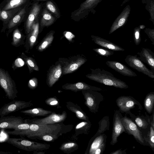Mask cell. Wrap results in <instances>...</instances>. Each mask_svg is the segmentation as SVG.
Wrapping results in <instances>:
<instances>
[{"instance_id": "cell-10", "label": "cell", "mask_w": 154, "mask_h": 154, "mask_svg": "<svg viewBox=\"0 0 154 154\" xmlns=\"http://www.w3.org/2000/svg\"><path fill=\"white\" fill-rule=\"evenodd\" d=\"M125 61L131 67L151 78H154V72L147 67L137 55H128L125 58Z\"/></svg>"}, {"instance_id": "cell-29", "label": "cell", "mask_w": 154, "mask_h": 154, "mask_svg": "<svg viewBox=\"0 0 154 154\" xmlns=\"http://www.w3.org/2000/svg\"><path fill=\"white\" fill-rule=\"evenodd\" d=\"M91 126V122L89 120L81 122L75 127V132L79 134H88Z\"/></svg>"}, {"instance_id": "cell-4", "label": "cell", "mask_w": 154, "mask_h": 154, "mask_svg": "<svg viewBox=\"0 0 154 154\" xmlns=\"http://www.w3.org/2000/svg\"><path fill=\"white\" fill-rule=\"evenodd\" d=\"M87 60L80 55L70 57L68 58H60L59 59L62 68V74L71 73L84 64Z\"/></svg>"}, {"instance_id": "cell-2", "label": "cell", "mask_w": 154, "mask_h": 154, "mask_svg": "<svg viewBox=\"0 0 154 154\" xmlns=\"http://www.w3.org/2000/svg\"><path fill=\"white\" fill-rule=\"evenodd\" d=\"M25 122L30 124L29 128L27 130L23 131H6L9 134L20 136H26L28 138L37 134L43 133L54 134L57 131L58 127L55 125H41Z\"/></svg>"}, {"instance_id": "cell-34", "label": "cell", "mask_w": 154, "mask_h": 154, "mask_svg": "<svg viewBox=\"0 0 154 154\" xmlns=\"http://www.w3.org/2000/svg\"><path fill=\"white\" fill-rule=\"evenodd\" d=\"M29 0H11L6 5L4 9L7 10L13 8L28 2Z\"/></svg>"}, {"instance_id": "cell-1", "label": "cell", "mask_w": 154, "mask_h": 154, "mask_svg": "<svg viewBox=\"0 0 154 154\" xmlns=\"http://www.w3.org/2000/svg\"><path fill=\"white\" fill-rule=\"evenodd\" d=\"M91 72L86 75L92 81L105 85L126 89L128 85L123 81L117 78L111 72L100 68L91 69Z\"/></svg>"}, {"instance_id": "cell-33", "label": "cell", "mask_w": 154, "mask_h": 154, "mask_svg": "<svg viewBox=\"0 0 154 154\" xmlns=\"http://www.w3.org/2000/svg\"><path fill=\"white\" fill-rule=\"evenodd\" d=\"M78 147L77 144L74 142H68L65 143L61 145L60 149L66 153H69L75 150L76 148Z\"/></svg>"}, {"instance_id": "cell-49", "label": "cell", "mask_w": 154, "mask_h": 154, "mask_svg": "<svg viewBox=\"0 0 154 154\" xmlns=\"http://www.w3.org/2000/svg\"><path fill=\"white\" fill-rule=\"evenodd\" d=\"M125 21V19L124 18H121L120 19L118 22V26H117L116 29L122 26L124 24Z\"/></svg>"}, {"instance_id": "cell-8", "label": "cell", "mask_w": 154, "mask_h": 154, "mask_svg": "<svg viewBox=\"0 0 154 154\" xmlns=\"http://www.w3.org/2000/svg\"><path fill=\"white\" fill-rule=\"evenodd\" d=\"M116 103L121 113L129 114L131 109H134L135 106H137L138 109H142L140 103L133 97L131 96H122L118 97L116 100Z\"/></svg>"}, {"instance_id": "cell-16", "label": "cell", "mask_w": 154, "mask_h": 154, "mask_svg": "<svg viewBox=\"0 0 154 154\" xmlns=\"http://www.w3.org/2000/svg\"><path fill=\"white\" fill-rule=\"evenodd\" d=\"M106 65L122 75L129 77H136V73L125 65L116 61H107Z\"/></svg>"}, {"instance_id": "cell-25", "label": "cell", "mask_w": 154, "mask_h": 154, "mask_svg": "<svg viewBox=\"0 0 154 154\" xmlns=\"http://www.w3.org/2000/svg\"><path fill=\"white\" fill-rule=\"evenodd\" d=\"M55 32L51 31L44 38L38 47V50L42 51L46 49L52 43Z\"/></svg>"}, {"instance_id": "cell-20", "label": "cell", "mask_w": 154, "mask_h": 154, "mask_svg": "<svg viewBox=\"0 0 154 154\" xmlns=\"http://www.w3.org/2000/svg\"><path fill=\"white\" fill-rule=\"evenodd\" d=\"M140 60L147 64L154 72V53L150 49L142 48L140 51L137 53Z\"/></svg>"}, {"instance_id": "cell-5", "label": "cell", "mask_w": 154, "mask_h": 154, "mask_svg": "<svg viewBox=\"0 0 154 154\" xmlns=\"http://www.w3.org/2000/svg\"><path fill=\"white\" fill-rule=\"evenodd\" d=\"M0 86L9 99L13 100L17 97L18 91L14 81L7 72L0 68Z\"/></svg>"}, {"instance_id": "cell-36", "label": "cell", "mask_w": 154, "mask_h": 154, "mask_svg": "<svg viewBox=\"0 0 154 154\" xmlns=\"http://www.w3.org/2000/svg\"><path fill=\"white\" fill-rule=\"evenodd\" d=\"M93 50L99 55L103 56L108 57L114 54L113 51L106 48H93Z\"/></svg>"}, {"instance_id": "cell-42", "label": "cell", "mask_w": 154, "mask_h": 154, "mask_svg": "<svg viewBox=\"0 0 154 154\" xmlns=\"http://www.w3.org/2000/svg\"><path fill=\"white\" fill-rule=\"evenodd\" d=\"M46 103L50 106H57L59 104V102L57 99L51 97L45 100Z\"/></svg>"}, {"instance_id": "cell-19", "label": "cell", "mask_w": 154, "mask_h": 154, "mask_svg": "<svg viewBox=\"0 0 154 154\" xmlns=\"http://www.w3.org/2000/svg\"><path fill=\"white\" fill-rule=\"evenodd\" d=\"M92 41L97 45L109 50L114 51H124V49L109 40L99 36L92 35Z\"/></svg>"}, {"instance_id": "cell-28", "label": "cell", "mask_w": 154, "mask_h": 154, "mask_svg": "<svg viewBox=\"0 0 154 154\" xmlns=\"http://www.w3.org/2000/svg\"><path fill=\"white\" fill-rule=\"evenodd\" d=\"M44 6L57 19L60 17V14L59 10L57 5L52 0H48L45 2Z\"/></svg>"}, {"instance_id": "cell-43", "label": "cell", "mask_w": 154, "mask_h": 154, "mask_svg": "<svg viewBox=\"0 0 154 154\" xmlns=\"http://www.w3.org/2000/svg\"><path fill=\"white\" fill-rule=\"evenodd\" d=\"M106 142L102 143L94 151L93 154H103L106 147Z\"/></svg>"}, {"instance_id": "cell-30", "label": "cell", "mask_w": 154, "mask_h": 154, "mask_svg": "<svg viewBox=\"0 0 154 154\" xmlns=\"http://www.w3.org/2000/svg\"><path fill=\"white\" fill-rule=\"evenodd\" d=\"M99 128L97 133L93 137L94 138L97 136L103 133L105 131L109 129V117L108 116L104 117L99 122Z\"/></svg>"}, {"instance_id": "cell-35", "label": "cell", "mask_w": 154, "mask_h": 154, "mask_svg": "<svg viewBox=\"0 0 154 154\" xmlns=\"http://www.w3.org/2000/svg\"><path fill=\"white\" fill-rule=\"evenodd\" d=\"M145 141L154 151V129L151 126L146 135Z\"/></svg>"}, {"instance_id": "cell-41", "label": "cell", "mask_w": 154, "mask_h": 154, "mask_svg": "<svg viewBox=\"0 0 154 154\" xmlns=\"http://www.w3.org/2000/svg\"><path fill=\"white\" fill-rule=\"evenodd\" d=\"M38 81L36 78H33L30 79L28 82V86L31 89H34L38 86Z\"/></svg>"}, {"instance_id": "cell-38", "label": "cell", "mask_w": 154, "mask_h": 154, "mask_svg": "<svg viewBox=\"0 0 154 154\" xmlns=\"http://www.w3.org/2000/svg\"><path fill=\"white\" fill-rule=\"evenodd\" d=\"M26 12V10L25 8H24L20 11V12L19 14L14 16L12 20L8 25L9 28H11L14 27L16 24L18 23L21 19L22 16L25 14Z\"/></svg>"}, {"instance_id": "cell-24", "label": "cell", "mask_w": 154, "mask_h": 154, "mask_svg": "<svg viewBox=\"0 0 154 154\" xmlns=\"http://www.w3.org/2000/svg\"><path fill=\"white\" fill-rule=\"evenodd\" d=\"M20 112L33 117L45 116L50 114L53 112L50 110H45L40 108H34L22 110Z\"/></svg>"}, {"instance_id": "cell-17", "label": "cell", "mask_w": 154, "mask_h": 154, "mask_svg": "<svg viewBox=\"0 0 154 154\" xmlns=\"http://www.w3.org/2000/svg\"><path fill=\"white\" fill-rule=\"evenodd\" d=\"M65 90H70L77 92L84 90H91L100 91L102 90L100 88L89 85L82 82H78L75 83H67L62 86Z\"/></svg>"}, {"instance_id": "cell-37", "label": "cell", "mask_w": 154, "mask_h": 154, "mask_svg": "<svg viewBox=\"0 0 154 154\" xmlns=\"http://www.w3.org/2000/svg\"><path fill=\"white\" fill-rule=\"evenodd\" d=\"M22 35L18 29H16L14 32L13 36L12 45L16 46L18 45L22 40Z\"/></svg>"}, {"instance_id": "cell-50", "label": "cell", "mask_w": 154, "mask_h": 154, "mask_svg": "<svg viewBox=\"0 0 154 154\" xmlns=\"http://www.w3.org/2000/svg\"><path fill=\"white\" fill-rule=\"evenodd\" d=\"M9 153H12L11 152H8L0 151V154H9Z\"/></svg>"}, {"instance_id": "cell-45", "label": "cell", "mask_w": 154, "mask_h": 154, "mask_svg": "<svg viewBox=\"0 0 154 154\" xmlns=\"http://www.w3.org/2000/svg\"><path fill=\"white\" fill-rule=\"evenodd\" d=\"M126 149L122 150V149H119L114 152H111L110 154H126Z\"/></svg>"}, {"instance_id": "cell-22", "label": "cell", "mask_w": 154, "mask_h": 154, "mask_svg": "<svg viewBox=\"0 0 154 154\" xmlns=\"http://www.w3.org/2000/svg\"><path fill=\"white\" fill-rule=\"evenodd\" d=\"M39 32V19L33 23L28 33L27 42L29 47L32 49L36 42Z\"/></svg>"}, {"instance_id": "cell-39", "label": "cell", "mask_w": 154, "mask_h": 154, "mask_svg": "<svg viewBox=\"0 0 154 154\" xmlns=\"http://www.w3.org/2000/svg\"><path fill=\"white\" fill-rule=\"evenodd\" d=\"M134 40L135 44L138 45L141 41L140 31L138 29H136L134 33Z\"/></svg>"}, {"instance_id": "cell-51", "label": "cell", "mask_w": 154, "mask_h": 154, "mask_svg": "<svg viewBox=\"0 0 154 154\" xmlns=\"http://www.w3.org/2000/svg\"><path fill=\"white\" fill-rule=\"evenodd\" d=\"M35 1H39V2H45L46 1H48V0H34Z\"/></svg>"}, {"instance_id": "cell-23", "label": "cell", "mask_w": 154, "mask_h": 154, "mask_svg": "<svg viewBox=\"0 0 154 154\" xmlns=\"http://www.w3.org/2000/svg\"><path fill=\"white\" fill-rule=\"evenodd\" d=\"M66 107L69 110L75 113L78 118L85 121L89 120L88 117L79 106L72 102H68Z\"/></svg>"}, {"instance_id": "cell-27", "label": "cell", "mask_w": 154, "mask_h": 154, "mask_svg": "<svg viewBox=\"0 0 154 154\" xmlns=\"http://www.w3.org/2000/svg\"><path fill=\"white\" fill-rule=\"evenodd\" d=\"M154 104V92H151L146 96L144 100L143 105L145 109L149 114L152 113Z\"/></svg>"}, {"instance_id": "cell-52", "label": "cell", "mask_w": 154, "mask_h": 154, "mask_svg": "<svg viewBox=\"0 0 154 154\" xmlns=\"http://www.w3.org/2000/svg\"><path fill=\"white\" fill-rule=\"evenodd\" d=\"M1 129H0V132H1Z\"/></svg>"}, {"instance_id": "cell-47", "label": "cell", "mask_w": 154, "mask_h": 154, "mask_svg": "<svg viewBox=\"0 0 154 154\" xmlns=\"http://www.w3.org/2000/svg\"><path fill=\"white\" fill-rule=\"evenodd\" d=\"M1 16L3 19H6L8 17L7 12L5 11H2L1 13Z\"/></svg>"}, {"instance_id": "cell-3", "label": "cell", "mask_w": 154, "mask_h": 154, "mask_svg": "<svg viewBox=\"0 0 154 154\" xmlns=\"http://www.w3.org/2000/svg\"><path fill=\"white\" fill-rule=\"evenodd\" d=\"M5 142L20 149L28 152L42 151L47 149L50 147L49 145L31 141L23 137L9 138Z\"/></svg>"}, {"instance_id": "cell-7", "label": "cell", "mask_w": 154, "mask_h": 154, "mask_svg": "<svg viewBox=\"0 0 154 154\" xmlns=\"http://www.w3.org/2000/svg\"><path fill=\"white\" fill-rule=\"evenodd\" d=\"M82 91L85 100V103L90 111L94 113L98 112L99 105L104 100L103 95L96 91L84 90Z\"/></svg>"}, {"instance_id": "cell-11", "label": "cell", "mask_w": 154, "mask_h": 154, "mask_svg": "<svg viewBox=\"0 0 154 154\" xmlns=\"http://www.w3.org/2000/svg\"><path fill=\"white\" fill-rule=\"evenodd\" d=\"M33 105L31 101L26 102L14 100L5 104L0 109V116L3 117L11 113L30 107Z\"/></svg>"}, {"instance_id": "cell-44", "label": "cell", "mask_w": 154, "mask_h": 154, "mask_svg": "<svg viewBox=\"0 0 154 154\" xmlns=\"http://www.w3.org/2000/svg\"><path fill=\"white\" fill-rule=\"evenodd\" d=\"M149 38L152 42V44L154 45V32L153 29L146 30L145 31Z\"/></svg>"}, {"instance_id": "cell-40", "label": "cell", "mask_w": 154, "mask_h": 154, "mask_svg": "<svg viewBox=\"0 0 154 154\" xmlns=\"http://www.w3.org/2000/svg\"><path fill=\"white\" fill-rule=\"evenodd\" d=\"M25 64V62L22 59L20 58H18L14 61L12 67L14 69H16L23 66Z\"/></svg>"}, {"instance_id": "cell-13", "label": "cell", "mask_w": 154, "mask_h": 154, "mask_svg": "<svg viewBox=\"0 0 154 154\" xmlns=\"http://www.w3.org/2000/svg\"><path fill=\"white\" fill-rule=\"evenodd\" d=\"M67 117L66 112L63 111L61 114H57L53 112L48 116L43 119H27L25 121L41 125H48L64 121Z\"/></svg>"}, {"instance_id": "cell-26", "label": "cell", "mask_w": 154, "mask_h": 154, "mask_svg": "<svg viewBox=\"0 0 154 154\" xmlns=\"http://www.w3.org/2000/svg\"><path fill=\"white\" fill-rule=\"evenodd\" d=\"M106 135L102 134L94 138L89 150V154H93L95 150L103 143L106 142Z\"/></svg>"}, {"instance_id": "cell-12", "label": "cell", "mask_w": 154, "mask_h": 154, "mask_svg": "<svg viewBox=\"0 0 154 154\" xmlns=\"http://www.w3.org/2000/svg\"><path fill=\"white\" fill-rule=\"evenodd\" d=\"M123 116L119 110L115 111L110 144L114 145L118 142V138L123 132L126 133L122 122Z\"/></svg>"}, {"instance_id": "cell-31", "label": "cell", "mask_w": 154, "mask_h": 154, "mask_svg": "<svg viewBox=\"0 0 154 154\" xmlns=\"http://www.w3.org/2000/svg\"><path fill=\"white\" fill-rule=\"evenodd\" d=\"M21 57L23 59L28 67L29 72L31 73L34 70H39L38 67L35 60L31 57L26 56L24 54L22 53Z\"/></svg>"}, {"instance_id": "cell-32", "label": "cell", "mask_w": 154, "mask_h": 154, "mask_svg": "<svg viewBox=\"0 0 154 154\" xmlns=\"http://www.w3.org/2000/svg\"><path fill=\"white\" fill-rule=\"evenodd\" d=\"M29 138L31 139H38L47 141H53L57 138L55 134L43 133L33 135Z\"/></svg>"}, {"instance_id": "cell-48", "label": "cell", "mask_w": 154, "mask_h": 154, "mask_svg": "<svg viewBox=\"0 0 154 154\" xmlns=\"http://www.w3.org/2000/svg\"><path fill=\"white\" fill-rule=\"evenodd\" d=\"M65 36L67 39L69 40L73 38L74 35L70 32H66L65 34Z\"/></svg>"}, {"instance_id": "cell-18", "label": "cell", "mask_w": 154, "mask_h": 154, "mask_svg": "<svg viewBox=\"0 0 154 154\" xmlns=\"http://www.w3.org/2000/svg\"><path fill=\"white\" fill-rule=\"evenodd\" d=\"M39 18H40V21H39V31L40 32L44 27L51 25L57 19L49 11L44 5Z\"/></svg>"}, {"instance_id": "cell-14", "label": "cell", "mask_w": 154, "mask_h": 154, "mask_svg": "<svg viewBox=\"0 0 154 154\" xmlns=\"http://www.w3.org/2000/svg\"><path fill=\"white\" fill-rule=\"evenodd\" d=\"M62 74V66L58 61L49 68L47 77V84L49 87H52L59 79Z\"/></svg>"}, {"instance_id": "cell-21", "label": "cell", "mask_w": 154, "mask_h": 154, "mask_svg": "<svg viewBox=\"0 0 154 154\" xmlns=\"http://www.w3.org/2000/svg\"><path fill=\"white\" fill-rule=\"evenodd\" d=\"M129 114L132 119V120H134L135 123L143 134L144 130L147 131V130H149L150 126L149 118L147 120V117L146 118L143 116H136L131 112Z\"/></svg>"}, {"instance_id": "cell-46", "label": "cell", "mask_w": 154, "mask_h": 154, "mask_svg": "<svg viewBox=\"0 0 154 154\" xmlns=\"http://www.w3.org/2000/svg\"><path fill=\"white\" fill-rule=\"evenodd\" d=\"M152 114L149 117L150 126L154 129V109L152 112Z\"/></svg>"}, {"instance_id": "cell-6", "label": "cell", "mask_w": 154, "mask_h": 154, "mask_svg": "<svg viewBox=\"0 0 154 154\" xmlns=\"http://www.w3.org/2000/svg\"><path fill=\"white\" fill-rule=\"evenodd\" d=\"M122 122L126 133L133 135L137 142L141 144L149 146L145 141L146 137L133 121L125 115L122 118Z\"/></svg>"}, {"instance_id": "cell-15", "label": "cell", "mask_w": 154, "mask_h": 154, "mask_svg": "<svg viewBox=\"0 0 154 154\" xmlns=\"http://www.w3.org/2000/svg\"><path fill=\"white\" fill-rule=\"evenodd\" d=\"M25 122L20 116H3L0 118V129H12L15 130L17 125Z\"/></svg>"}, {"instance_id": "cell-9", "label": "cell", "mask_w": 154, "mask_h": 154, "mask_svg": "<svg viewBox=\"0 0 154 154\" xmlns=\"http://www.w3.org/2000/svg\"><path fill=\"white\" fill-rule=\"evenodd\" d=\"M45 2L35 1L32 5L26 23L25 28L26 33L30 32L33 23L38 19Z\"/></svg>"}]
</instances>
